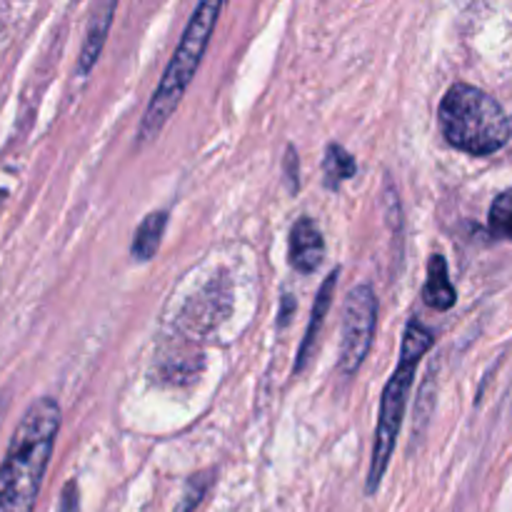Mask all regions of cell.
I'll return each instance as SVG.
<instances>
[{
	"label": "cell",
	"instance_id": "cell-1",
	"mask_svg": "<svg viewBox=\"0 0 512 512\" xmlns=\"http://www.w3.org/2000/svg\"><path fill=\"white\" fill-rule=\"evenodd\" d=\"M60 430V405L40 398L25 410L0 463V512H33Z\"/></svg>",
	"mask_w": 512,
	"mask_h": 512
},
{
	"label": "cell",
	"instance_id": "cell-2",
	"mask_svg": "<svg viewBox=\"0 0 512 512\" xmlns=\"http://www.w3.org/2000/svg\"><path fill=\"white\" fill-rule=\"evenodd\" d=\"M438 120L445 140L468 155L498 153L512 133L510 118L498 100L465 83H455L445 93Z\"/></svg>",
	"mask_w": 512,
	"mask_h": 512
},
{
	"label": "cell",
	"instance_id": "cell-3",
	"mask_svg": "<svg viewBox=\"0 0 512 512\" xmlns=\"http://www.w3.org/2000/svg\"><path fill=\"white\" fill-rule=\"evenodd\" d=\"M435 338L418 318H410L408 328L403 335V348H400V360L395 373L390 375L388 385L383 390V400H380V418L378 428H375V445H373V463H370L368 475V493L373 495L378 490L380 480H383L385 470H388L390 458H393L395 440H398L400 425H403L405 405H408L410 388H413L415 370H418L420 360L425 358L430 348H433Z\"/></svg>",
	"mask_w": 512,
	"mask_h": 512
},
{
	"label": "cell",
	"instance_id": "cell-4",
	"mask_svg": "<svg viewBox=\"0 0 512 512\" xmlns=\"http://www.w3.org/2000/svg\"><path fill=\"white\" fill-rule=\"evenodd\" d=\"M220 10H223L220 3H203L195 8L193 18H190L188 28L183 33V40H180L178 50L173 53L168 68H165L163 80L158 83V90L150 98V105L145 110L143 125H140L138 133L140 140H150L153 135H158L163 125L170 120V115L175 113V108L180 105L200 60H203L210 35H213L215 23H218Z\"/></svg>",
	"mask_w": 512,
	"mask_h": 512
},
{
	"label": "cell",
	"instance_id": "cell-5",
	"mask_svg": "<svg viewBox=\"0 0 512 512\" xmlns=\"http://www.w3.org/2000/svg\"><path fill=\"white\" fill-rule=\"evenodd\" d=\"M378 300L370 285H358L348 293L343 308V343H340V370L343 375L358 373L373 345Z\"/></svg>",
	"mask_w": 512,
	"mask_h": 512
},
{
	"label": "cell",
	"instance_id": "cell-6",
	"mask_svg": "<svg viewBox=\"0 0 512 512\" xmlns=\"http://www.w3.org/2000/svg\"><path fill=\"white\" fill-rule=\"evenodd\" d=\"M290 265L300 273H315L325 260V240L313 218H300L290 228Z\"/></svg>",
	"mask_w": 512,
	"mask_h": 512
},
{
	"label": "cell",
	"instance_id": "cell-7",
	"mask_svg": "<svg viewBox=\"0 0 512 512\" xmlns=\"http://www.w3.org/2000/svg\"><path fill=\"white\" fill-rule=\"evenodd\" d=\"M113 13H115V3H105V5H98V8H95L93 20H90V25H88V35H85L83 50H80V58H78L80 75H88L90 70H93L98 55L103 53V45H105V38H108L110 23H113Z\"/></svg>",
	"mask_w": 512,
	"mask_h": 512
},
{
	"label": "cell",
	"instance_id": "cell-8",
	"mask_svg": "<svg viewBox=\"0 0 512 512\" xmlns=\"http://www.w3.org/2000/svg\"><path fill=\"white\" fill-rule=\"evenodd\" d=\"M338 278H340V268L333 270V273L325 278L323 288H320L318 300H315L313 315H310L308 333H305L303 345H300V350H298V360H295V373H303L305 365H308L310 353H313V348H315V335H318L320 328H323V320H325V315H328L330 303H333V290H335V285H338Z\"/></svg>",
	"mask_w": 512,
	"mask_h": 512
},
{
	"label": "cell",
	"instance_id": "cell-9",
	"mask_svg": "<svg viewBox=\"0 0 512 512\" xmlns=\"http://www.w3.org/2000/svg\"><path fill=\"white\" fill-rule=\"evenodd\" d=\"M423 298L430 308L435 310H450L458 300L453 283H450L448 275V263H445L443 255H433L428 265V283H425Z\"/></svg>",
	"mask_w": 512,
	"mask_h": 512
},
{
	"label": "cell",
	"instance_id": "cell-10",
	"mask_svg": "<svg viewBox=\"0 0 512 512\" xmlns=\"http://www.w3.org/2000/svg\"><path fill=\"white\" fill-rule=\"evenodd\" d=\"M165 225H168V213H150L148 218L140 223V228L135 230L133 238V258L145 263V260L153 258L160 248V238L165 233Z\"/></svg>",
	"mask_w": 512,
	"mask_h": 512
},
{
	"label": "cell",
	"instance_id": "cell-11",
	"mask_svg": "<svg viewBox=\"0 0 512 512\" xmlns=\"http://www.w3.org/2000/svg\"><path fill=\"white\" fill-rule=\"evenodd\" d=\"M358 165H355L353 155L338 143L328 145V153H325V178H328L330 188H335L338 183L348 180L350 175H355Z\"/></svg>",
	"mask_w": 512,
	"mask_h": 512
},
{
	"label": "cell",
	"instance_id": "cell-12",
	"mask_svg": "<svg viewBox=\"0 0 512 512\" xmlns=\"http://www.w3.org/2000/svg\"><path fill=\"white\" fill-rule=\"evenodd\" d=\"M490 230H493L498 238H508L512 240V188L500 193L495 198L493 208H490Z\"/></svg>",
	"mask_w": 512,
	"mask_h": 512
},
{
	"label": "cell",
	"instance_id": "cell-13",
	"mask_svg": "<svg viewBox=\"0 0 512 512\" xmlns=\"http://www.w3.org/2000/svg\"><path fill=\"white\" fill-rule=\"evenodd\" d=\"M3 410H5V403H3V400H0V418H3Z\"/></svg>",
	"mask_w": 512,
	"mask_h": 512
},
{
	"label": "cell",
	"instance_id": "cell-14",
	"mask_svg": "<svg viewBox=\"0 0 512 512\" xmlns=\"http://www.w3.org/2000/svg\"><path fill=\"white\" fill-rule=\"evenodd\" d=\"M510 130H512V118H510Z\"/></svg>",
	"mask_w": 512,
	"mask_h": 512
}]
</instances>
